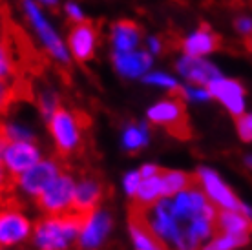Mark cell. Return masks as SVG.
I'll use <instances>...</instances> for the list:
<instances>
[{"mask_svg": "<svg viewBox=\"0 0 252 250\" xmlns=\"http://www.w3.org/2000/svg\"><path fill=\"white\" fill-rule=\"evenodd\" d=\"M82 219L84 216L73 210L59 216H48L46 219L38 221L37 226L33 228V241L38 249H66L79 238Z\"/></svg>", "mask_w": 252, "mask_h": 250, "instance_id": "1", "label": "cell"}, {"mask_svg": "<svg viewBox=\"0 0 252 250\" xmlns=\"http://www.w3.org/2000/svg\"><path fill=\"white\" fill-rule=\"evenodd\" d=\"M51 137L57 144L61 156H71L82 146V131L86 128L88 119L81 112H68L59 108L50 119Z\"/></svg>", "mask_w": 252, "mask_h": 250, "instance_id": "2", "label": "cell"}, {"mask_svg": "<svg viewBox=\"0 0 252 250\" xmlns=\"http://www.w3.org/2000/svg\"><path fill=\"white\" fill-rule=\"evenodd\" d=\"M22 6H24L26 17H28V20L32 22L33 30H35V33H37L38 40H40L42 46L46 48V51H48L57 62L69 64L71 55H69L66 44L63 42V38L59 37V33L51 28V24L44 17V13L40 11V7H38L33 0H24Z\"/></svg>", "mask_w": 252, "mask_h": 250, "instance_id": "3", "label": "cell"}, {"mask_svg": "<svg viewBox=\"0 0 252 250\" xmlns=\"http://www.w3.org/2000/svg\"><path fill=\"white\" fill-rule=\"evenodd\" d=\"M146 115H148V121L152 125L163 126L176 137L187 139L190 135L189 117L185 113V106L179 99V95L174 99H166L154 104Z\"/></svg>", "mask_w": 252, "mask_h": 250, "instance_id": "4", "label": "cell"}, {"mask_svg": "<svg viewBox=\"0 0 252 250\" xmlns=\"http://www.w3.org/2000/svg\"><path fill=\"white\" fill-rule=\"evenodd\" d=\"M64 172V166L59 159H40L32 168H28L15 177V185L24 194L38 197Z\"/></svg>", "mask_w": 252, "mask_h": 250, "instance_id": "5", "label": "cell"}, {"mask_svg": "<svg viewBox=\"0 0 252 250\" xmlns=\"http://www.w3.org/2000/svg\"><path fill=\"white\" fill-rule=\"evenodd\" d=\"M75 179L69 174L63 172L42 194L38 195V207L48 216H59V214L69 212L73 205L75 195Z\"/></svg>", "mask_w": 252, "mask_h": 250, "instance_id": "6", "label": "cell"}, {"mask_svg": "<svg viewBox=\"0 0 252 250\" xmlns=\"http://www.w3.org/2000/svg\"><path fill=\"white\" fill-rule=\"evenodd\" d=\"M33 226L15 205L0 207V247H13L30 238Z\"/></svg>", "mask_w": 252, "mask_h": 250, "instance_id": "7", "label": "cell"}, {"mask_svg": "<svg viewBox=\"0 0 252 250\" xmlns=\"http://www.w3.org/2000/svg\"><path fill=\"white\" fill-rule=\"evenodd\" d=\"M152 208H154V210H152L154 214H152V219H148V221H150L154 232H156L163 241H170V243L185 249L183 228L179 225L181 221L176 218V214L172 212L170 199L163 197V199H159Z\"/></svg>", "mask_w": 252, "mask_h": 250, "instance_id": "8", "label": "cell"}, {"mask_svg": "<svg viewBox=\"0 0 252 250\" xmlns=\"http://www.w3.org/2000/svg\"><path fill=\"white\" fill-rule=\"evenodd\" d=\"M195 181L201 187L205 195L208 197L210 203H214L221 208H228V210H240L241 203L238 201L236 194L225 185V181L220 175L212 172L210 168H199L195 174Z\"/></svg>", "mask_w": 252, "mask_h": 250, "instance_id": "9", "label": "cell"}, {"mask_svg": "<svg viewBox=\"0 0 252 250\" xmlns=\"http://www.w3.org/2000/svg\"><path fill=\"white\" fill-rule=\"evenodd\" d=\"M112 230V218L106 212H102L99 208H95L94 212H90L82 219L81 230H79V247L82 249H97L104 243L108 234Z\"/></svg>", "mask_w": 252, "mask_h": 250, "instance_id": "10", "label": "cell"}, {"mask_svg": "<svg viewBox=\"0 0 252 250\" xmlns=\"http://www.w3.org/2000/svg\"><path fill=\"white\" fill-rule=\"evenodd\" d=\"M38 161H40V150L33 141H11L2 157V164L13 177L32 168Z\"/></svg>", "mask_w": 252, "mask_h": 250, "instance_id": "11", "label": "cell"}, {"mask_svg": "<svg viewBox=\"0 0 252 250\" xmlns=\"http://www.w3.org/2000/svg\"><path fill=\"white\" fill-rule=\"evenodd\" d=\"M172 197H174V199H170L172 212L176 214V218L181 223L192 219L197 214H201L208 207V197L205 195L201 187L197 185V181H194L190 187H187L181 192H177Z\"/></svg>", "mask_w": 252, "mask_h": 250, "instance_id": "12", "label": "cell"}, {"mask_svg": "<svg viewBox=\"0 0 252 250\" xmlns=\"http://www.w3.org/2000/svg\"><path fill=\"white\" fill-rule=\"evenodd\" d=\"M207 88L210 92V97L220 100L232 115H241L243 113V110H245V90H243L240 82L220 75L216 77L214 81L208 82Z\"/></svg>", "mask_w": 252, "mask_h": 250, "instance_id": "13", "label": "cell"}, {"mask_svg": "<svg viewBox=\"0 0 252 250\" xmlns=\"http://www.w3.org/2000/svg\"><path fill=\"white\" fill-rule=\"evenodd\" d=\"M97 37H99V33H97V26L94 22H88V20L77 22L75 28L69 31L71 55L81 62L90 61L95 53V48H97Z\"/></svg>", "mask_w": 252, "mask_h": 250, "instance_id": "14", "label": "cell"}, {"mask_svg": "<svg viewBox=\"0 0 252 250\" xmlns=\"http://www.w3.org/2000/svg\"><path fill=\"white\" fill-rule=\"evenodd\" d=\"M130 238H132L135 249L141 250H156V249H164L163 239L159 238L154 232L150 221L145 216V210H141L137 207H132V214H130Z\"/></svg>", "mask_w": 252, "mask_h": 250, "instance_id": "15", "label": "cell"}, {"mask_svg": "<svg viewBox=\"0 0 252 250\" xmlns=\"http://www.w3.org/2000/svg\"><path fill=\"white\" fill-rule=\"evenodd\" d=\"M104 197V185L95 177H82L75 185V195L71 210L82 216L94 212Z\"/></svg>", "mask_w": 252, "mask_h": 250, "instance_id": "16", "label": "cell"}, {"mask_svg": "<svg viewBox=\"0 0 252 250\" xmlns=\"http://www.w3.org/2000/svg\"><path fill=\"white\" fill-rule=\"evenodd\" d=\"M177 71L190 81L192 84H201L208 86V82L214 81L216 77H220V69L216 68L212 62L203 61V57L194 55H183L177 61Z\"/></svg>", "mask_w": 252, "mask_h": 250, "instance_id": "17", "label": "cell"}, {"mask_svg": "<svg viewBox=\"0 0 252 250\" xmlns=\"http://www.w3.org/2000/svg\"><path fill=\"white\" fill-rule=\"evenodd\" d=\"M115 69L123 77L135 79L148 73L152 66V53L150 51H128V53H115L114 57Z\"/></svg>", "mask_w": 252, "mask_h": 250, "instance_id": "18", "label": "cell"}, {"mask_svg": "<svg viewBox=\"0 0 252 250\" xmlns=\"http://www.w3.org/2000/svg\"><path fill=\"white\" fill-rule=\"evenodd\" d=\"M216 230L221 234H232L238 238L249 239V234L252 230V219L241 210L221 208V214L216 216Z\"/></svg>", "mask_w": 252, "mask_h": 250, "instance_id": "19", "label": "cell"}, {"mask_svg": "<svg viewBox=\"0 0 252 250\" xmlns=\"http://www.w3.org/2000/svg\"><path fill=\"white\" fill-rule=\"evenodd\" d=\"M164 197V187H163V177L161 172L150 177H143V181L139 185L137 192L133 195V205L141 210H148L152 208L159 199Z\"/></svg>", "mask_w": 252, "mask_h": 250, "instance_id": "20", "label": "cell"}, {"mask_svg": "<svg viewBox=\"0 0 252 250\" xmlns=\"http://www.w3.org/2000/svg\"><path fill=\"white\" fill-rule=\"evenodd\" d=\"M220 46V38L208 30L207 26H203L194 33H190L189 37L183 40V53L185 55H194V57H205L218 50Z\"/></svg>", "mask_w": 252, "mask_h": 250, "instance_id": "21", "label": "cell"}, {"mask_svg": "<svg viewBox=\"0 0 252 250\" xmlns=\"http://www.w3.org/2000/svg\"><path fill=\"white\" fill-rule=\"evenodd\" d=\"M141 31L135 22L121 20L112 28V46L115 53H128L137 48Z\"/></svg>", "mask_w": 252, "mask_h": 250, "instance_id": "22", "label": "cell"}, {"mask_svg": "<svg viewBox=\"0 0 252 250\" xmlns=\"http://www.w3.org/2000/svg\"><path fill=\"white\" fill-rule=\"evenodd\" d=\"M161 177H163L164 197L176 195L177 192L185 190L195 181V175L183 174V172H177V170H164V172H161Z\"/></svg>", "mask_w": 252, "mask_h": 250, "instance_id": "23", "label": "cell"}, {"mask_svg": "<svg viewBox=\"0 0 252 250\" xmlns=\"http://www.w3.org/2000/svg\"><path fill=\"white\" fill-rule=\"evenodd\" d=\"M146 144H148V130L145 125L128 126L123 133V148L130 154L143 150Z\"/></svg>", "mask_w": 252, "mask_h": 250, "instance_id": "24", "label": "cell"}, {"mask_svg": "<svg viewBox=\"0 0 252 250\" xmlns=\"http://www.w3.org/2000/svg\"><path fill=\"white\" fill-rule=\"evenodd\" d=\"M249 239L238 238V236H232V234H221L218 238H214L210 243L207 245V249L210 250H228V249H236V247H241V245H247Z\"/></svg>", "mask_w": 252, "mask_h": 250, "instance_id": "25", "label": "cell"}, {"mask_svg": "<svg viewBox=\"0 0 252 250\" xmlns=\"http://www.w3.org/2000/svg\"><path fill=\"white\" fill-rule=\"evenodd\" d=\"M15 185V177L6 170V166L0 163V207L2 205H13L11 201V190Z\"/></svg>", "mask_w": 252, "mask_h": 250, "instance_id": "26", "label": "cell"}, {"mask_svg": "<svg viewBox=\"0 0 252 250\" xmlns=\"http://www.w3.org/2000/svg\"><path fill=\"white\" fill-rule=\"evenodd\" d=\"M145 82L154 84V86H161V88H164V90H172V92H177V90H179V82H177L174 77L166 75V73H161V71L145 73Z\"/></svg>", "mask_w": 252, "mask_h": 250, "instance_id": "27", "label": "cell"}, {"mask_svg": "<svg viewBox=\"0 0 252 250\" xmlns=\"http://www.w3.org/2000/svg\"><path fill=\"white\" fill-rule=\"evenodd\" d=\"M179 97H185L189 100H208L210 99V92H208L207 86H201V84H190V86H179L177 90Z\"/></svg>", "mask_w": 252, "mask_h": 250, "instance_id": "28", "label": "cell"}, {"mask_svg": "<svg viewBox=\"0 0 252 250\" xmlns=\"http://www.w3.org/2000/svg\"><path fill=\"white\" fill-rule=\"evenodd\" d=\"M59 110V99L55 94H50V92H46V94L40 95V113L44 115L46 119H50L53 113Z\"/></svg>", "mask_w": 252, "mask_h": 250, "instance_id": "29", "label": "cell"}, {"mask_svg": "<svg viewBox=\"0 0 252 250\" xmlns=\"http://www.w3.org/2000/svg\"><path fill=\"white\" fill-rule=\"evenodd\" d=\"M4 131L11 141H33V133L20 125H2Z\"/></svg>", "mask_w": 252, "mask_h": 250, "instance_id": "30", "label": "cell"}, {"mask_svg": "<svg viewBox=\"0 0 252 250\" xmlns=\"http://www.w3.org/2000/svg\"><path fill=\"white\" fill-rule=\"evenodd\" d=\"M238 133L245 143H252V113L238 115Z\"/></svg>", "mask_w": 252, "mask_h": 250, "instance_id": "31", "label": "cell"}, {"mask_svg": "<svg viewBox=\"0 0 252 250\" xmlns=\"http://www.w3.org/2000/svg\"><path fill=\"white\" fill-rule=\"evenodd\" d=\"M141 181H143L141 172H128V174L125 175V181H123V187H125L126 194L130 195V197H133L135 192H137L139 185H141Z\"/></svg>", "mask_w": 252, "mask_h": 250, "instance_id": "32", "label": "cell"}, {"mask_svg": "<svg viewBox=\"0 0 252 250\" xmlns=\"http://www.w3.org/2000/svg\"><path fill=\"white\" fill-rule=\"evenodd\" d=\"M66 15H68L69 19H71V22H75V24L84 20V13H82V9L77 6L75 2H68V4H66Z\"/></svg>", "mask_w": 252, "mask_h": 250, "instance_id": "33", "label": "cell"}, {"mask_svg": "<svg viewBox=\"0 0 252 250\" xmlns=\"http://www.w3.org/2000/svg\"><path fill=\"white\" fill-rule=\"evenodd\" d=\"M236 30L243 35H251L252 33V20L247 19V17H241V19L236 20Z\"/></svg>", "mask_w": 252, "mask_h": 250, "instance_id": "34", "label": "cell"}, {"mask_svg": "<svg viewBox=\"0 0 252 250\" xmlns=\"http://www.w3.org/2000/svg\"><path fill=\"white\" fill-rule=\"evenodd\" d=\"M161 50H163V46H161V40H159L158 37L148 38V51H150L152 55H158V53H161Z\"/></svg>", "mask_w": 252, "mask_h": 250, "instance_id": "35", "label": "cell"}, {"mask_svg": "<svg viewBox=\"0 0 252 250\" xmlns=\"http://www.w3.org/2000/svg\"><path fill=\"white\" fill-rule=\"evenodd\" d=\"M139 172H141V175H143V177H150V175L159 174L161 170H159L158 166H156V164H145V166L139 170Z\"/></svg>", "mask_w": 252, "mask_h": 250, "instance_id": "36", "label": "cell"}, {"mask_svg": "<svg viewBox=\"0 0 252 250\" xmlns=\"http://www.w3.org/2000/svg\"><path fill=\"white\" fill-rule=\"evenodd\" d=\"M40 4H44V6H50V7H53V6H57V0H38Z\"/></svg>", "mask_w": 252, "mask_h": 250, "instance_id": "37", "label": "cell"}, {"mask_svg": "<svg viewBox=\"0 0 252 250\" xmlns=\"http://www.w3.org/2000/svg\"><path fill=\"white\" fill-rule=\"evenodd\" d=\"M247 48H249V50H251V53H252V37L247 40Z\"/></svg>", "mask_w": 252, "mask_h": 250, "instance_id": "38", "label": "cell"}, {"mask_svg": "<svg viewBox=\"0 0 252 250\" xmlns=\"http://www.w3.org/2000/svg\"><path fill=\"white\" fill-rule=\"evenodd\" d=\"M247 164H249V166L252 168V157H249V159H247Z\"/></svg>", "mask_w": 252, "mask_h": 250, "instance_id": "39", "label": "cell"}]
</instances>
